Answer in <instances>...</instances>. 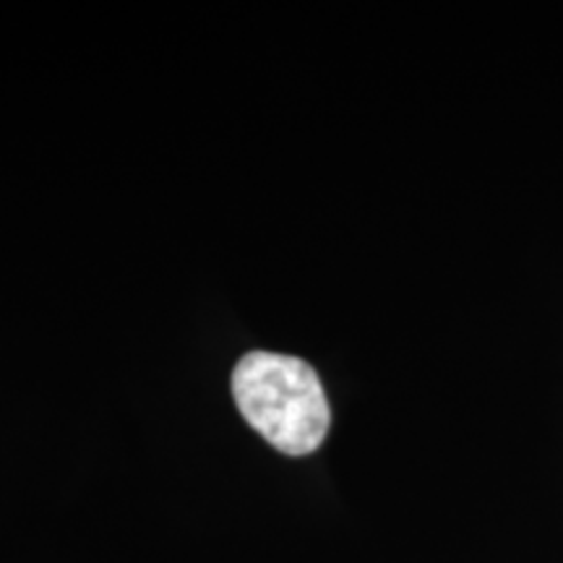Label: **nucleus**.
Masks as SVG:
<instances>
[{
	"label": "nucleus",
	"instance_id": "1",
	"mask_svg": "<svg viewBox=\"0 0 563 563\" xmlns=\"http://www.w3.org/2000/svg\"><path fill=\"white\" fill-rule=\"evenodd\" d=\"M232 394L253 431L282 454H313L332 426L319 373L300 357L249 352L232 373Z\"/></svg>",
	"mask_w": 563,
	"mask_h": 563
}]
</instances>
